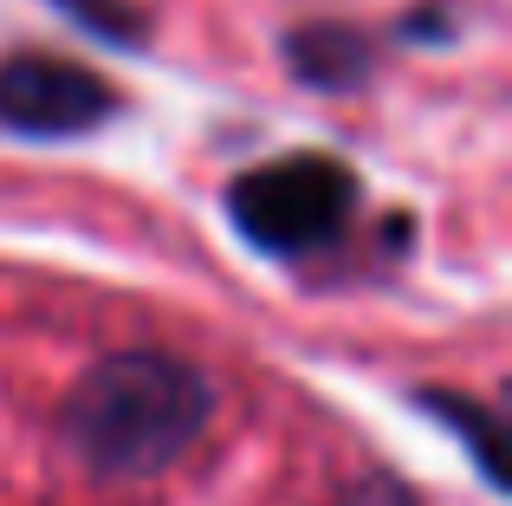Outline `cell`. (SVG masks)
Here are the masks:
<instances>
[{
  "mask_svg": "<svg viewBox=\"0 0 512 506\" xmlns=\"http://www.w3.org/2000/svg\"><path fill=\"white\" fill-rule=\"evenodd\" d=\"M214 390L195 364L169 351H111L85 370V383L65 403L78 455L104 474H150L175 461L201 435Z\"/></svg>",
  "mask_w": 512,
  "mask_h": 506,
  "instance_id": "6da1fadb",
  "label": "cell"
},
{
  "mask_svg": "<svg viewBox=\"0 0 512 506\" xmlns=\"http://www.w3.org/2000/svg\"><path fill=\"white\" fill-rule=\"evenodd\" d=\"M350 202H357V182L338 156H279L266 169H247L227 189L234 228L266 253L325 247L350 221Z\"/></svg>",
  "mask_w": 512,
  "mask_h": 506,
  "instance_id": "7a4b0ae2",
  "label": "cell"
},
{
  "mask_svg": "<svg viewBox=\"0 0 512 506\" xmlns=\"http://www.w3.org/2000/svg\"><path fill=\"white\" fill-rule=\"evenodd\" d=\"M104 117H111V85L85 65L46 52L0 65V124L20 137H78Z\"/></svg>",
  "mask_w": 512,
  "mask_h": 506,
  "instance_id": "3957f363",
  "label": "cell"
},
{
  "mask_svg": "<svg viewBox=\"0 0 512 506\" xmlns=\"http://www.w3.org/2000/svg\"><path fill=\"white\" fill-rule=\"evenodd\" d=\"M422 403H428V416H441V422H448V429H454V435H467V448H474V461H480V474H487V481H493V487H500V481H506V474H500V448H493V442H500V429H493V422H487V416H480V409H474V403H454V396H441V390H428V396H422Z\"/></svg>",
  "mask_w": 512,
  "mask_h": 506,
  "instance_id": "277c9868",
  "label": "cell"
},
{
  "mask_svg": "<svg viewBox=\"0 0 512 506\" xmlns=\"http://www.w3.org/2000/svg\"><path fill=\"white\" fill-rule=\"evenodd\" d=\"M292 52H299V72L325 78V85L350 78V72H357V59H363V46H357V39H344V33H305V39H292Z\"/></svg>",
  "mask_w": 512,
  "mask_h": 506,
  "instance_id": "5b68a950",
  "label": "cell"
}]
</instances>
